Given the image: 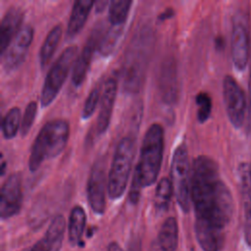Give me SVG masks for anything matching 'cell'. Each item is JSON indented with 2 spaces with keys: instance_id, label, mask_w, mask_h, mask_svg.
Masks as SVG:
<instances>
[{
  "instance_id": "cell-1",
  "label": "cell",
  "mask_w": 251,
  "mask_h": 251,
  "mask_svg": "<svg viewBox=\"0 0 251 251\" xmlns=\"http://www.w3.org/2000/svg\"><path fill=\"white\" fill-rule=\"evenodd\" d=\"M190 193L195 213V235L200 247L203 251H221L225 228L232 219L234 202L215 160L205 155L193 160Z\"/></svg>"
},
{
  "instance_id": "cell-2",
  "label": "cell",
  "mask_w": 251,
  "mask_h": 251,
  "mask_svg": "<svg viewBox=\"0 0 251 251\" xmlns=\"http://www.w3.org/2000/svg\"><path fill=\"white\" fill-rule=\"evenodd\" d=\"M154 36L150 27L143 26L132 37L125 56L123 65V90L136 93L142 86Z\"/></svg>"
},
{
  "instance_id": "cell-3",
  "label": "cell",
  "mask_w": 251,
  "mask_h": 251,
  "mask_svg": "<svg viewBox=\"0 0 251 251\" xmlns=\"http://www.w3.org/2000/svg\"><path fill=\"white\" fill-rule=\"evenodd\" d=\"M70 136V125L66 120L48 121L39 130L30 149L28 169L36 172L46 160L60 155L65 149Z\"/></svg>"
},
{
  "instance_id": "cell-4",
  "label": "cell",
  "mask_w": 251,
  "mask_h": 251,
  "mask_svg": "<svg viewBox=\"0 0 251 251\" xmlns=\"http://www.w3.org/2000/svg\"><path fill=\"white\" fill-rule=\"evenodd\" d=\"M164 128L160 124H152L146 130L139 159L134 169L133 176L143 187L150 186L158 178L164 154Z\"/></svg>"
},
{
  "instance_id": "cell-5",
  "label": "cell",
  "mask_w": 251,
  "mask_h": 251,
  "mask_svg": "<svg viewBox=\"0 0 251 251\" xmlns=\"http://www.w3.org/2000/svg\"><path fill=\"white\" fill-rule=\"evenodd\" d=\"M135 143L131 136H124L118 143L108 174V194L112 200L120 199L126 191L132 169Z\"/></svg>"
},
{
  "instance_id": "cell-6",
  "label": "cell",
  "mask_w": 251,
  "mask_h": 251,
  "mask_svg": "<svg viewBox=\"0 0 251 251\" xmlns=\"http://www.w3.org/2000/svg\"><path fill=\"white\" fill-rule=\"evenodd\" d=\"M171 177L176 202L183 213H188L191 206V166L185 143L178 144L174 151Z\"/></svg>"
},
{
  "instance_id": "cell-7",
  "label": "cell",
  "mask_w": 251,
  "mask_h": 251,
  "mask_svg": "<svg viewBox=\"0 0 251 251\" xmlns=\"http://www.w3.org/2000/svg\"><path fill=\"white\" fill-rule=\"evenodd\" d=\"M76 54V45L66 47L49 69L40 94V105L42 108L49 106L57 97L72 66L75 62Z\"/></svg>"
},
{
  "instance_id": "cell-8",
  "label": "cell",
  "mask_w": 251,
  "mask_h": 251,
  "mask_svg": "<svg viewBox=\"0 0 251 251\" xmlns=\"http://www.w3.org/2000/svg\"><path fill=\"white\" fill-rule=\"evenodd\" d=\"M223 97L227 118L234 128L243 126L247 116V98L242 87L226 75L223 79Z\"/></svg>"
},
{
  "instance_id": "cell-9",
  "label": "cell",
  "mask_w": 251,
  "mask_h": 251,
  "mask_svg": "<svg viewBox=\"0 0 251 251\" xmlns=\"http://www.w3.org/2000/svg\"><path fill=\"white\" fill-rule=\"evenodd\" d=\"M106 188H108V179H106L105 162L103 159H98L91 168L86 184L88 204L97 215H103L105 212Z\"/></svg>"
},
{
  "instance_id": "cell-10",
  "label": "cell",
  "mask_w": 251,
  "mask_h": 251,
  "mask_svg": "<svg viewBox=\"0 0 251 251\" xmlns=\"http://www.w3.org/2000/svg\"><path fill=\"white\" fill-rule=\"evenodd\" d=\"M23 203L22 176L18 173L10 175L1 186L0 216L7 220L17 215Z\"/></svg>"
},
{
  "instance_id": "cell-11",
  "label": "cell",
  "mask_w": 251,
  "mask_h": 251,
  "mask_svg": "<svg viewBox=\"0 0 251 251\" xmlns=\"http://www.w3.org/2000/svg\"><path fill=\"white\" fill-rule=\"evenodd\" d=\"M33 27L29 25L21 28L4 55L1 56L2 65L6 72H12L18 69L24 63L28 48L33 40Z\"/></svg>"
},
{
  "instance_id": "cell-12",
  "label": "cell",
  "mask_w": 251,
  "mask_h": 251,
  "mask_svg": "<svg viewBox=\"0 0 251 251\" xmlns=\"http://www.w3.org/2000/svg\"><path fill=\"white\" fill-rule=\"evenodd\" d=\"M159 93L162 101L170 106L176 104L179 96L177 66L174 57L163 60L159 72Z\"/></svg>"
},
{
  "instance_id": "cell-13",
  "label": "cell",
  "mask_w": 251,
  "mask_h": 251,
  "mask_svg": "<svg viewBox=\"0 0 251 251\" xmlns=\"http://www.w3.org/2000/svg\"><path fill=\"white\" fill-rule=\"evenodd\" d=\"M102 38V27L101 25H97L94 27L92 32L90 33L87 41L85 42L84 47L82 48L80 54L76 57L75 62L73 67L72 72V83L75 87H78L84 81L86 75L88 73L93 53L95 49L99 47V43Z\"/></svg>"
},
{
  "instance_id": "cell-14",
  "label": "cell",
  "mask_w": 251,
  "mask_h": 251,
  "mask_svg": "<svg viewBox=\"0 0 251 251\" xmlns=\"http://www.w3.org/2000/svg\"><path fill=\"white\" fill-rule=\"evenodd\" d=\"M249 35L246 25L241 19L232 24L231 30V59L234 68L243 72L249 61Z\"/></svg>"
},
{
  "instance_id": "cell-15",
  "label": "cell",
  "mask_w": 251,
  "mask_h": 251,
  "mask_svg": "<svg viewBox=\"0 0 251 251\" xmlns=\"http://www.w3.org/2000/svg\"><path fill=\"white\" fill-rule=\"evenodd\" d=\"M238 184L244 215V238L251 249V166L242 162L237 168Z\"/></svg>"
},
{
  "instance_id": "cell-16",
  "label": "cell",
  "mask_w": 251,
  "mask_h": 251,
  "mask_svg": "<svg viewBox=\"0 0 251 251\" xmlns=\"http://www.w3.org/2000/svg\"><path fill=\"white\" fill-rule=\"evenodd\" d=\"M118 92V80L115 76L108 77L103 83L100 99V109L97 117L96 129L98 134H103L109 127L113 109Z\"/></svg>"
},
{
  "instance_id": "cell-17",
  "label": "cell",
  "mask_w": 251,
  "mask_h": 251,
  "mask_svg": "<svg viewBox=\"0 0 251 251\" xmlns=\"http://www.w3.org/2000/svg\"><path fill=\"white\" fill-rule=\"evenodd\" d=\"M65 229L66 221L64 216L56 215L49 224L42 238L25 251H60Z\"/></svg>"
},
{
  "instance_id": "cell-18",
  "label": "cell",
  "mask_w": 251,
  "mask_h": 251,
  "mask_svg": "<svg viewBox=\"0 0 251 251\" xmlns=\"http://www.w3.org/2000/svg\"><path fill=\"white\" fill-rule=\"evenodd\" d=\"M24 11L19 7H11L4 15L0 25V55L3 56L9 45L21 30Z\"/></svg>"
},
{
  "instance_id": "cell-19",
  "label": "cell",
  "mask_w": 251,
  "mask_h": 251,
  "mask_svg": "<svg viewBox=\"0 0 251 251\" xmlns=\"http://www.w3.org/2000/svg\"><path fill=\"white\" fill-rule=\"evenodd\" d=\"M178 243V226L176 218L169 217L162 224L150 251H176Z\"/></svg>"
},
{
  "instance_id": "cell-20",
  "label": "cell",
  "mask_w": 251,
  "mask_h": 251,
  "mask_svg": "<svg viewBox=\"0 0 251 251\" xmlns=\"http://www.w3.org/2000/svg\"><path fill=\"white\" fill-rule=\"evenodd\" d=\"M93 6L94 1L92 0H77L74 3L67 26L69 37L76 35L82 29Z\"/></svg>"
},
{
  "instance_id": "cell-21",
  "label": "cell",
  "mask_w": 251,
  "mask_h": 251,
  "mask_svg": "<svg viewBox=\"0 0 251 251\" xmlns=\"http://www.w3.org/2000/svg\"><path fill=\"white\" fill-rule=\"evenodd\" d=\"M86 215L84 209L81 206H75L70 213L68 224V235L69 241L73 246H76L80 243L82 234L85 229Z\"/></svg>"
},
{
  "instance_id": "cell-22",
  "label": "cell",
  "mask_w": 251,
  "mask_h": 251,
  "mask_svg": "<svg viewBox=\"0 0 251 251\" xmlns=\"http://www.w3.org/2000/svg\"><path fill=\"white\" fill-rule=\"evenodd\" d=\"M62 33H63L62 25H56L50 29V31L46 35L45 40L42 43V46L39 51V62L42 69H44L52 59L57 49V46L60 42Z\"/></svg>"
},
{
  "instance_id": "cell-23",
  "label": "cell",
  "mask_w": 251,
  "mask_h": 251,
  "mask_svg": "<svg viewBox=\"0 0 251 251\" xmlns=\"http://www.w3.org/2000/svg\"><path fill=\"white\" fill-rule=\"evenodd\" d=\"M174 194V186L172 180L168 177H163L157 183L154 194V206L158 212H166L169 209L172 196Z\"/></svg>"
},
{
  "instance_id": "cell-24",
  "label": "cell",
  "mask_w": 251,
  "mask_h": 251,
  "mask_svg": "<svg viewBox=\"0 0 251 251\" xmlns=\"http://www.w3.org/2000/svg\"><path fill=\"white\" fill-rule=\"evenodd\" d=\"M132 1L130 0H112L109 4L108 18L111 25H125Z\"/></svg>"
},
{
  "instance_id": "cell-25",
  "label": "cell",
  "mask_w": 251,
  "mask_h": 251,
  "mask_svg": "<svg viewBox=\"0 0 251 251\" xmlns=\"http://www.w3.org/2000/svg\"><path fill=\"white\" fill-rule=\"evenodd\" d=\"M21 110L19 107H13L11 108L6 115L4 116L2 120V134L5 139L10 140L13 139L17 133L18 130L21 129Z\"/></svg>"
},
{
  "instance_id": "cell-26",
  "label": "cell",
  "mask_w": 251,
  "mask_h": 251,
  "mask_svg": "<svg viewBox=\"0 0 251 251\" xmlns=\"http://www.w3.org/2000/svg\"><path fill=\"white\" fill-rule=\"evenodd\" d=\"M123 29H124V25L123 26L111 25L108 31H106V33L102 35V38L98 47V52L101 56L107 57L114 51L123 33Z\"/></svg>"
},
{
  "instance_id": "cell-27",
  "label": "cell",
  "mask_w": 251,
  "mask_h": 251,
  "mask_svg": "<svg viewBox=\"0 0 251 251\" xmlns=\"http://www.w3.org/2000/svg\"><path fill=\"white\" fill-rule=\"evenodd\" d=\"M102 89H103V85L100 83H97L89 92L87 98L85 99V102L81 111V118L83 120L89 119L95 112L96 107L99 103V100L101 99L100 96L102 95Z\"/></svg>"
},
{
  "instance_id": "cell-28",
  "label": "cell",
  "mask_w": 251,
  "mask_h": 251,
  "mask_svg": "<svg viewBox=\"0 0 251 251\" xmlns=\"http://www.w3.org/2000/svg\"><path fill=\"white\" fill-rule=\"evenodd\" d=\"M195 102L197 105V120L200 124L207 122L211 116L212 112V99L210 95L206 92H199L195 97Z\"/></svg>"
},
{
  "instance_id": "cell-29",
  "label": "cell",
  "mask_w": 251,
  "mask_h": 251,
  "mask_svg": "<svg viewBox=\"0 0 251 251\" xmlns=\"http://www.w3.org/2000/svg\"><path fill=\"white\" fill-rule=\"evenodd\" d=\"M37 108L38 105L35 101H30L24 112V115L22 117V123H21V134L23 137L26 136L27 133L29 132L30 128L32 127V125L35 121L36 113H37Z\"/></svg>"
},
{
  "instance_id": "cell-30",
  "label": "cell",
  "mask_w": 251,
  "mask_h": 251,
  "mask_svg": "<svg viewBox=\"0 0 251 251\" xmlns=\"http://www.w3.org/2000/svg\"><path fill=\"white\" fill-rule=\"evenodd\" d=\"M141 189H142V186L140 185L139 181L134 176H132V181H131L130 189H129V193H128V199L131 204L135 205L138 202V200L140 198Z\"/></svg>"
},
{
  "instance_id": "cell-31",
  "label": "cell",
  "mask_w": 251,
  "mask_h": 251,
  "mask_svg": "<svg viewBox=\"0 0 251 251\" xmlns=\"http://www.w3.org/2000/svg\"><path fill=\"white\" fill-rule=\"evenodd\" d=\"M247 126L246 128L248 132H251V75L248 82V96H247V116H246Z\"/></svg>"
},
{
  "instance_id": "cell-32",
  "label": "cell",
  "mask_w": 251,
  "mask_h": 251,
  "mask_svg": "<svg viewBox=\"0 0 251 251\" xmlns=\"http://www.w3.org/2000/svg\"><path fill=\"white\" fill-rule=\"evenodd\" d=\"M108 4H110V2H108V1H106V0H98V1H95V2H94V9H95V12H96V13H101V12H103Z\"/></svg>"
},
{
  "instance_id": "cell-33",
  "label": "cell",
  "mask_w": 251,
  "mask_h": 251,
  "mask_svg": "<svg viewBox=\"0 0 251 251\" xmlns=\"http://www.w3.org/2000/svg\"><path fill=\"white\" fill-rule=\"evenodd\" d=\"M174 14H175L174 10L172 8H168L163 13H161L158 18H159L160 21H165V20H168V19L172 18L174 16Z\"/></svg>"
},
{
  "instance_id": "cell-34",
  "label": "cell",
  "mask_w": 251,
  "mask_h": 251,
  "mask_svg": "<svg viewBox=\"0 0 251 251\" xmlns=\"http://www.w3.org/2000/svg\"><path fill=\"white\" fill-rule=\"evenodd\" d=\"M107 251H124V250L122 249V247L118 243L112 242V243L109 244Z\"/></svg>"
},
{
  "instance_id": "cell-35",
  "label": "cell",
  "mask_w": 251,
  "mask_h": 251,
  "mask_svg": "<svg viewBox=\"0 0 251 251\" xmlns=\"http://www.w3.org/2000/svg\"><path fill=\"white\" fill-rule=\"evenodd\" d=\"M6 169V162L4 161V156L1 155V176H4Z\"/></svg>"
}]
</instances>
